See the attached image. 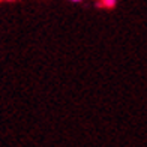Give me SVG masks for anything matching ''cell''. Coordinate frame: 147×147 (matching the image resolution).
Masks as SVG:
<instances>
[{
    "mask_svg": "<svg viewBox=\"0 0 147 147\" xmlns=\"http://www.w3.org/2000/svg\"><path fill=\"white\" fill-rule=\"evenodd\" d=\"M116 5H117V0H99V6L107 9H113Z\"/></svg>",
    "mask_w": 147,
    "mask_h": 147,
    "instance_id": "cell-1",
    "label": "cell"
},
{
    "mask_svg": "<svg viewBox=\"0 0 147 147\" xmlns=\"http://www.w3.org/2000/svg\"><path fill=\"white\" fill-rule=\"evenodd\" d=\"M71 2H74V3H78V2H83V0H71Z\"/></svg>",
    "mask_w": 147,
    "mask_h": 147,
    "instance_id": "cell-2",
    "label": "cell"
},
{
    "mask_svg": "<svg viewBox=\"0 0 147 147\" xmlns=\"http://www.w3.org/2000/svg\"><path fill=\"white\" fill-rule=\"evenodd\" d=\"M6 2H14V0H6Z\"/></svg>",
    "mask_w": 147,
    "mask_h": 147,
    "instance_id": "cell-3",
    "label": "cell"
}]
</instances>
